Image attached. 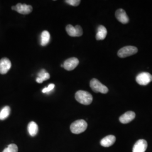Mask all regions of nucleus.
<instances>
[{
  "label": "nucleus",
  "mask_w": 152,
  "mask_h": 152,
  "mask_svg": "<svg viewBox=\"0 0 152 152\" xmlns=\"http://www.w3.org/2000/svg\"><path fill=\"white\" fill-rule=\"evenodd\" d=\"M50 39V33L47 31H44L41 34V45L42 46H45L49 44Z\"/></svg>",
  "instance_id": "f3484780"
},
{
  "label": "nucleus",
  "mask_w": 152,
  "mask_h": 152,
  "mask_svg": "<svg viewBox=\"0 0 152 152\" xmlns=\"http://www.w3.org/2000/svg\"><path fill=\"white\" fill-rule=\"evenodd\" d=\"M87 127V122L83 120H77L71 125V132L75 134H80L83 132Z\"/></svg>",
  "instance_id": "f03ea898"
},
{
  "label": "nucleus",
  "mask_w": 152,
  "mask_h": 152,
  "mask_svg": "<svg viewBox=\"0 0 152 152\" xmlns=\"http://www.w3.org/2000/svg\"><path fill=\"white\" fill-rule=\"evenodd\" d=\"M15 11L21 14H29L32 11V6L26 4H18L15 6Z\"/></svg>",
  "instance_id": "9b49d317"
},
{
  "label": "nucleus",
  "mask_w": 152,
  "mask_h": 152,
  "mask_svg": "<svg viewBox=\"0 0 152 152\" xmlns=\"http://www.w3.org/2000/svg\"><path fill=\"white\" fill-rule=\"evenodd\" d=\"M135 118V113L132 111H128L120 117V121L123 124H126Z\"/></svg>",
  "instance_id": "f8f14e48"
},
{
  "label": "nucleus",
  "mask_w": 152,
  "mask_h": 152,
  "mask_svg": "<svg viewBox=\"0 0 152 152\" xmlns=\"http://www.w3.org/2000/svg\"><path fill=\"white\" fill-rule=\"evenodd\" d=\"M90 86L94 92H100L102 94H107L108 92V87L96 78H92L90 83Z\"/></svg>",
  "instance_id": "7ed1b4c3"
},
{
  "label": "nucleus",
  "mask_w": 152,
  "mask_h": 152,
  "mask_svg": "<svg viewBox=\"0 0 152 152\" xmlns=\"http://www.w3.org/2000/svg\"><path fill=\"white\" fill-rule=\"evenodd\" d=\"M116 140V138L114 135H108L105 136L100 141V144L104 147H109L112 146Z\"/></svg>",
  "instance_id": "ddd939ff"
},
{
  "label": "nucleus",
  "mask_w": 152,
  "mask_h": 152,
  "mask_svg": "<svg viewBox=\"0 0 152 152\" xmlns=\"http://www.w3.org/2000/svg\"><path fill=\"white\" fill-rule=\"evenodd\" d=\"M66 31L68 34L71 37H80L83 34L81 27L79 25L73 27L71 24H68L66 27Z\"/></svg>",
  "instance_id": "423d86ee"
},
{
  "label": "nucleus",
  "mask_w": 152,
  "mask_h": 152,
  "mask_svg": "<svg viewBox=\"0 0 152 152\" xmlns=\"http://www.w3.org/2000/svg\"><path fill=\"white\" fill-rule=\"evenodd\" d=\"M137 51L138 50L136 47L132 46H127L119 50L117 55L120 58H125L126 57L135 54L137 53Z\"/></svg>",
  "instance_id": "20e7f679"
},
{
  "label": "nucleus",
  "mask_w": 152,
  "mask_h": 152,
  "mask_svg": "<svg viewBox=\"0 0 152 152\" xmlns=\"http://www.w3.org/2000/svg\"><path fill=\"white\" fill-rule=\"evenodd\" d=\"M65 2L73 6H77L80 4V0H66Z\"/></svg>",
  "instance_id": "412c9836"
},
{
  "label": "nucleus",
  "mask_w": 152,
  "mask_h": 152,
  "mask_svg": "<svg viewBox=\"0 0 152 152\" xmlns=\"http://www.w3.org/2000/svg\"><path fill=\"white\" fill-rule=\"evenodd\" d=\"M107 35V30L103 26H100L98 28L97 33L96 34V40H103Z\"/></svg>",
  "instance_id": "4468645a"
},
{
  "label": "nucleus",
  "mask_w": 152,
  "mask_h": 152,
  "mask_svg": "<svg viewBox=\"0 0 152 152\" xmlns=\"http://www.w3.org/2000/svg\"><path fill=\"white\" fill-rule=\"evenodd\" d=\"M11 63L8 58H4L0 60V74L5 75L10 69Z\"/></svg>",
  "instance_id": "6e6552de"
},
{
  "label": "nucleus",
  "mask_w": 152,
  "mask_h": 152,
  "mask_svg": "<svg viewBox=\"0 0 152 152\" xmlns=\"http://www.w3.org/2000/svg\"><path fill=\"white\" fill-rule=\"evenodd\" d=\"M148 144L146 140L140 139L136 141L133 147L132 152H145L147 150Z\"/></svg>",
  "instance_id": "1a4fd4ad"
},
{
  "label": "nucleus",
  "mask_w": 152,
  "mask_h": 152,
  "mask_svg": "<svg viewBox=\"0 0 152 152\" xmlns=\"http://www.w3.org/2000/svg\"><path fill=\"white\" fill-rule=\"evenodd\" d=\"M11 109L9 106H5L1 109L0 112V120H5L10 114Z\"/></svg>",
  "instance_id": "a211bd4d"
},
{
  "label": "nucleus",
  "mask_w": 152,
  "mask_h": 152,
  "mask_svg": "<svg viewBox=\"0 0 152 152\" xmlns=\"http://www.w3.org/2000/svg\"><path fill=\"white\" fill-rule=\"evenodd\" d=\"M136 81L140 85L145 86L152 81V75L148 72H142L136 76Z\"/></svg>",
  "instance_id": "39448f33"
},
{
  "label": "nucleus",
  "mask_w": 152,
  "mask_h": 152,
  "mask_svg": "<svg viewBox=\"0 0 152 152\" xmlns=\"http://www.w3.org/2000/svg\"><path fill=\"white\" fill-rule=\"evenodd\" d=\"M55 85L53 83H50L48 87L44 88L42 90V92L43 93H48L49 94L50 92H51L54 89Z\"/></svg>",
  "instance_id": "aec40b11"
},
{
  "label": "nucleus",
  "mask_w": 152,
  "mask_h": 152,
  "mask_svg": "<svg viewBox=\"0 0 152 152\" xmlns=\"http://www.w3.org/2000/svg\"><path fill=\"white\" fill-rule=\"evenodd\" d=\"M18 152V148L16 144H9L7 147L2 152Z\"/></svg>",
  "instance_id": "6ab92c4d"
},
{
  "label": "nucleus",
  "mask_w": 152,
  "mask_h": 152,
  "mask_svg": "<svg viewBox=\"0 0 152 152\" xmlns=\"http://www.w3.org/2000/svg\"><path fill=\"white\" fill-rule=\"evenodd\" d=\"M28 131L31 136H36L38 133V125L33 121L29 122L28 125Z\"/></svg>",
  "instance_id": "2eb2a0df"
},
{
  "label": "nucleus",
  "mask_w": 152,
  "mask_h": 152,
  "mask_svg": "<svg viewBox=\"0 0 152 152\" xmlns=\"http://www.w3.org/2000/svg\"><path fill=\"white\" fill-rule=\"evenodd\" d=\"M79 64V60L76 58H71L65 60L63 64L64 68L68 71L75 69Z\"/></svg>",
  "instance_id": "0eeeda50"
},
{
  "label": "nucleus",
  "mask_w": 152,
  "mask_h": 152,
  "mask_svg": "<svg viewBox=\"0 0 152 152\" xmlns=\"http://www.w3.org/2000/svg\"><path fill=\"white\" fill-rule=\"evenodd\" d=\"M49 73L46 72L45 69H42L38 74V77L36 78V82L38 83H41L45 81H46L50 78Z\"/></svg>",
  "instance_id": "dca6fc26"
},
{
  "label": "nucleus",
  "mask_w": 152,
  "mask_h": 152,
  "mask_svg": "<svg viewBox=\"0 0 152 152\" xmlns=\"http://www.w3.org/2000/svg\"><path fill=\"white\" fill-rule=\"evenodd\" d=\"M75 98L78 103L86 105L91 103L93 100L92 95L90 93L83 90H79L76 92Z\"/></svg>",
  "instance_id": "f257e3e1"
},
{
  "label": "nucleus",
  "mask_w": 152,
  "mask_h": 152,
  "mask_svg": "<svg viewBox=\"0 0 152 152\" xmlns=\"http://www.w3.org/2000/svg\"><path fill=\"white\" fill-rule=\"evenodd\" d=\"M117 19L122 24H127L129 22V18L127 16L126 11L122 9H118L115 14Z\"/></svg>",
  "instance_id": "9d476101"
}]
</instances>
